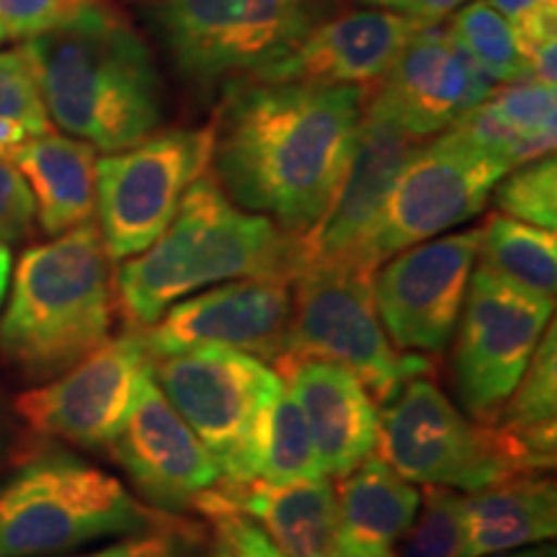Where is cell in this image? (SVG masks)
<instances>
[{
  "label": "cell",
  "mask_w": 557,
  "mask_h": 557,
  "mask_svg": "<svg viewBox=\"0 0 557 557\" xmlns=\"http://www.w3.org/2000/svg\"><path fill=\"white\" fill-rule=\"evenodd\" d=\"M372 90L310 83L230 86L212 122L209 173L235 207L305 238L344 184Z\"/></svg>",
  "instance_id": "cell-1"
},
{
  "label": "cell",
  "mask_w": 557,
  "mask_h": 557,
  "mask_svg": "<svg viewBox=\"0 0 557 557\" xmlns=\"http://www.w3.org/2000/svg\"><path fill=\"white\" fill-rule=\"evenodd\" d=\"M47 114L70 137L116 152L160 129L156 54L111 0H83L58 29L26 41Z\"/></svg>",
  "instance_id": "cell-2"
},
{
  "label": "cell",
  "mask_w": 557,
  "mask_h": 557,
  "mask_svg": "<svg viewBox=\"0 0 557 557\" xmlns=\"http://www.w3.org/2000/svg\"><path fill=\"white\" fill-rule=\"evenodd\" d=\"M305 267L302 240L263 214L235 207L205 173L148 250L114 274L116 308L129 331H145L181 299L235 278H287Z\"/></svg>",
  "instance_id": "cell-3"
},
{
  "label": "cell",
  "mask_w": 557,
  "mask_h": 557,
  "mask_svg": "<svg viewBox=\"0 0 557 557\" xmlns=\"http://www.w3.org/2000/svg\"><path fill=\"white\" fill-rule=\"evenodd\" d=\"M114 312V269L99 225L86 222L18 259L0 357L21 377L50 382L111 336Z\"/></svg>",
  "instance_id": "cell-4"
},
{
  "label": "cell",
  "mask_w": 557,
  "mask_h": 557,
  "mask_svg": "<svg viewBox=\"0 0 557 557\" xmlns=\"http://www.w3.org/2000/svg\"><path fill=\"white\" fill-rule=\"evenodd\" d=\"M120 478L86 459L45 451L0 487V557H54L103 537L163 524Z\"/></svg>",
  "instance_id": "cell-5"
},
{
  "label": "cell",
  "mask_w": 557,
  "mask_h": 557,
  "mask_svg": "<svg viewBox=\"0 0 557 557\" xmlns=\"http://www.w3.org/2000/svg\"><path fill=\"white\" fill-rule=\"evenodd\" d=\"M348 0H148L160 39L189 86H238L295 50Z\"/></svg>",
  "instance_id": "cell-6"
},
{
  "label": "cell",
  "mask_w": 557,
  "mask_h": 557,
  "mask_svg": "<svg viewBox=\"0 0 557 557\" xmlns=\"http://www.w3.org/2000/svg\"><path fill=\"white\" fill-rule=\"evenodd\" d=\"M380 408V455L413 483L475 493L519 472L547 470L504 429L465 416L436 387L434 374L408 380Z\"/></svg>",
  "instance_id": "cell-7"
},
{
  "label": "cell",
  "mask_w": 557,
  "mask_h": 557,
  "mask_svg": "<svg viewBox=\"0 0 557 557\" xmlns=\"http://www.w3.org/2000/svg\"><path fill=\"white\" fill-rule=\"evenodd\" d=\"M372 282L374 269L357 263H305L292 278L287 346L278 359L341 364L385 406L408 380L434 374V364L423 354L395 351L380 323Z\"/></svg>",
  "instance_id": "cell-8"
},
{
  "label": "cell",
  "mask_w": 557,
  "mask_h": 557,
  "mask_svg": "<svg viewBox=\"0 0 557 557\" xmlns=\"http://www.w3.org/2000/svg\"><path fill=\"white\" fill-rule=\"evenodd\" d=\"M152 361V377L186 426L199 436L225 485L256 480L263 421L284 382L267 361L205 346Z\"/></svg>",
  "instance_id": "cell-9"
},
{
  "label": "cell",
  "mask_w": 557,
  "mask_h": 557,
  "mask_svg": "<svg viewBox=\"0 0 557 557\" xmlns=\"http://www.w3.org/2000/svg\"><path fill=\"white\" fill-rule=\"evenodd\" d=\"M212 148V124L171 127L96 160V214L111 261L132 259L163 235L189 186L209 173Z\"/></svg>",
  "instance_id": "cell-10"
},
{
  "label": "cell",
  "mask_w": 557,
  "mask_h": 557,
  "mask_svg": "<svg viewBox=\"0 0 557 557\" xmlns=\"http://www.w3.org/2000/svg\"><path fill=\"white\" fill-rule=\"evenodd\" d=\"M553 308L555 299L529 295L485 267L472 269L451 354V385L465 416L496 426Z\"/></svg>",
  "instance_id": "cell-11"
},
{
  "label": "cell",
  "mask_w": 557,
  "mask_h": 557,
  "mask_svg": "<svg viewBox=\"0 0 557 557\" xmlns=\"http://www.w3.org/2000/svg\"><path fill=\"white\" fill-rule=\"evenodd\" d=\"M508 169L506 160L475 148L459 132L423 139L406 160L382 207L367 259L382 261L478 218Z\"/></svg>",
  "instance_id": "cell-12"
},
{
  "label": "cell",
  "mask_w": 557,
  "mask_h": 557,
  "mask_svg": "<svg viewBox=\"0 0 557 557\" xmlns=\"http://www.w3.org/2000/svg\"><path fill=\"white\" fill-rule=\"evenodd\" d=\"M480 250V227L418 243L374 271V305L395 351L436 357L462 315Z\"/></svg>",
  "instance_id": "cell-13"
},
{
  "label": "cell",
  "mask_w": 557,
  "mask_h": 557,
  "mask_svg": "<svg viewBox=\"0 0 557 557\" xmlns=\"http://www.w3.org/2000/svg\"><path fill=\"white\" fill-rule=\"evenodd\" d=\"M150 354L137 331L107 338L65 374L18 395L13 410L41 436L109 449L127 423Z\"/></svg>",
  "instance_id": "cell-14"
},
{
  "label": "cell",
  "mask_w": 557,
  "mask_h": 557,
  "mask_svg": "<svg viewBox=\"0 0 557 557\" xmlns=\"http://www.w3.org/2000/svg\"><path fill=\"white\" fill-rule=\"evenodd\" d=\"M292 282L235 278L181 299L145 331H137L150 359L189 348L220 346L250 354L271 367L287 346Z\"/></svg>",
  "instance_id": "cell-15"
},
{
  "label": "cell",
  "mask_w": 557,
  "mask_h": 557,
  "mask_svg": "<svg viewBox=\"0 0 557 557\" xmlns=\"http://www.w3.org/2000/svg\"><path fill=\"white\" fill-rule=\"evenodd\" d=\"M421 143L423 139L403 129L374 94H369L344 184L323 220L299 238L305 263H357L374 269L367 259L369 240L395 178Z\"/></svg>",
  "instance_id": "cell-16"
},
{
  "label": "cell",
  "mask_w": 557,
  "mask_h": 557,
  "mask_svg": "<svg viewBox=\"0 0 557 557\" xmlns=\"http://www.w3.org/2000/svg\"><path fill=\"white\" fill-rule=\"evenodd\" d=\"M109 451L127 472L143 504L171 517L197 506L222 480L220 465L158 387L152 361L139 382L127 423Z\"/></svg>",
  "instance_id": "cell-17"
},
{
  "label": "cell",
  "mask_w": 557,
  "mask_h": 557,
  "mask_svg": "<svg viewBox=\"0 0 557 557\" xmlns=\"http://www.w3.org/2000/svg\"><path fill=\"white\" fill-rule=\"evenodd\" d=\"M493 83L447 24L421 26L372 90L393 120L418 139L447 132L493 94Z\"/></svg>",
  "instance_id": "cell-18"
},
{
  "label": "cell",
  "mask_w": 557,
  "mask_h": 557,
  "mask_svg": "<svg viewBox=\"0 0 557 557\" xmlns=\"http://www.w3.org/2000/svg\"><path fill=\"white\" fill-rule=\"evenodd\" d=\"M418 29L421 24L398 11L344 9L312 26L295 50L246 83L377 88Z\"/></svg>",
  "instance_id": "cell-19"
},
{
  "label": "cell",
  "mask_w": 557,
  "mask_h": 557,
  "mask_svg": "<svg viewBox=\"0 0 557 557\" xmlns=\"http://www.w3.org/2000/svg\"><path fill=\"white\" fill-rule=\"evenodd\" d=\"M292 389L325 478H346L377 447V403L348 369L323 359H278L271 364Z\"/></svg>",
  "instance_id": "cell-20"
},
{
  "label": "cell",
  "mask_w": 557,
  "mask_h": 557,
  "mask_svg": "<svg viewBox=\"0 0 557 557\" xmlns=\"http://www.w3.org/2000/svg\"><path fill=\"white\" fill-rule=\"evenodd\" d=\"M222 508L259 521L267 537L287 557H341L344 553L336 487L325 475L292 485H269L263 480L218 483L197 500L194 511L209 517Z\"/></svg>",
  "instance_id": "cell-21"
},
{
  "label": "cell",
  "mask_w": 557,
  "mask_h": 557,
  "mask_svg": "<svg viewBox=\"0 0 557 557\" xmlns=\"http://www.w3.org/2000/svg\"><path fill=\"white\" fill-rule=\"evenodd\" d=\"M557 532L553 472H519L465 496L462 557H487L542 545Z\"/></svg>",
  "instance_id": "cell-22"
},
{
  "label": "cell",
  "mask_w": 557,
  "mask_h": 557,
  "mask_svg": "<svg viewBox=\"0 0 557 557\" xmlns=\"http://www.w3.org/2000/svg\"><path fill=\"white\" fill-rule=\"evenodd\" d=\"M341 547L361 557H393L413 524L421 491L382 457H367L336 487Z\"/></svg>",
  "instance_id": "cell-23"
},
{
  "label": "cell",
  "mask_w": 557,
  "mask_h": 557,
  "mask_svg": "<svg viewBox=\"0 0 557 557\" xmlns=\"http://www.w3.org/2000/svg\"><path fill=\"white\" fill-rule=\"evenodd\" d=\"M96 160V148L58 132L32 139L13 158V165L29 186L37 220L47 235L58 238L94 220Z\"/></svg>",
  "instance_id": "cell-24"
},
{
  "label": "cell",
  "mask_w": 557,
  "mask_h": 557,
  "mask_svg": "<svg viewBox=\"0 0 557 557\" xmlns=\"http://www.w3.org/2000/svg\"><path fill=\"white\" fill-rule=\"evenodd\" d=\"M480 267L511 282L513 287L555 299L557 238L555 230H542L506 214H487L480 227Z\"/></svg>",
  "instance_id": "cell-25"
},
{
  "label": "cell",
  "mask_w": 557,
  "mask_h": 557,
  "mask_svg": "<svg viewBox=\"0 0 557 557\" xmlns=\"http://www.w3.org/2000/svg\"><path fill=\"white\" fill-rule=\"evenodd\" d=\"M555 325L542 333L521 380L508 395L496 426L524 444L547 470L555 468V403H557V346Z\"/></svg>",
  "instance_id": "cell-26"
},
{
  "label": "cell",
  "mask_w": 557,
  "mask_h": 557,
  "mask_svg": "<svg viewBox=\"0 0 557 557\" xmlns=\"http://www.w3.org/2000/svg\"><path fill=\"white\" fill-rule=\"evenodd\" d=\"M315 478H323V468L312 444L308 418L292 389L284 385L263 421L256 480L269 485H292Z\"/></svg>",
  "instance_id": "cell-27"
},
{
  "label": "cell",
  "mask_w": 557,
  "mask_h": 557,
  "mask_svg": "<svg viewBox=\"0 0 557 557\" xmlns=\"http://www.w3.org/2000/svg\"><path fill=\"white\" fill-rule=\"evenodd\" d=\"M52 127L26 45L0 52V160L13 163L32 139L50 135Z\"/></svg>",
  "instance_id": "cell-28"
},
{
  "label": "cell",
  "mask_w": 557,
  "mask_h": 557,
  "mask_svg": "<svg viewBox=\"0 0 557 557\" xmlns=\"http://www.w3.org/2000/svg\"><path fill=\"white\" fill-rule=\"evenodd\" d=\"M449 26L487 81L500 86L529 81L527 62L521 58L511 24L485 0H472L451 13Z\"/></svg>",
  "instance_id": "cell-29"
},
{
  "label": "cell",
  "mask_w": 557,
  "mask_h": 557,
  "mask_svg": "<svg viewBox=\"0 0 557 557\" xmlns=\"http://www.w3.org/2000/svg\"><path fill=\"white\" fill-rule=\"evenodd\" d=\"M465 493L426 485L413 524L393 549V557H462Z\"/></svg>",
  "instance_id": "cell-30"
},
{
  "label": "cell",
  "mask_w": 557,
  "mask_h": 557,
  "mask_svg": "<svg viewBox=\"0 0 557 557\" xmlns=\"http://www.w3.org/2000/svg\"><path fill=\"white\" fill-rule=\"evenodd\" d=\"M487 101L504 116L508 127L527 139L534 158L553 156L557 132V101L553 83L532 78L508 83L504 88H493Z\"/></svg>",
  "instance_id": "cell-31"
},
{
  "label": "cell",
  "mask_w": 557,
  "mask_h": 557,
  "mask_svg": "<svg viewBox=\"0 0 557 557\" xmlns=\"http://www.w3.org/2000/svg\"><path fill=\"white\" fill-rule=\"evenodd\" d=\"M496 209L527 225L557 227V163L555 156L529 160L496 184Z\"/></svg>",
  "instance_id": "cell-32"
},
{
  "label": "cell",
  "mask_w": 557,
  "mask_h": 557,
  "mask_svg": "<svg viewBox=\"0 0 557 557\" xmlns=\"http://www.w3.org/2000/svg\"><path fill=\"white\" fill-rule=\"evenodd\" d=\"M201 529L169 517L163 524L148 529V532L129 534L127 540L116 542L96 553L81 557H201Z\"/></svg>",
  "instance_id": "cell-33"
},
{
  "label": "cell",
  "mask_w": 557,
  "mask_h": 557,
  "mask_svg": "<svg viewBox=\"0 0 557 557\" xmlns=\"http://www.w3.org/2000/svg\"><path fill=\"white\" fill-rule=\"evenodd\" d=\"M83 0H0V26L11 39H34L58 29Z\"/></svg>",
  "instance_id": "cell-34"
},
{
  "label": "cell",
  "mask_w": 557,
  "mask_h": 557,
  "mask_svg": "<svg viewBox=\"0 0 557 557\" xmlns=\"http://www.w3.org/2000/svg\"><path fill=\"white\" fill-rule=\"evenodd\" d=\"M37 207L24 176L13 163L0 160V243H21L34 233Z\"/></svg>",
  "instance_id": "cell-35"
},
{
  "label": "cell",
  "mask_w": 557,
  "mask_h": 557,
  "mask_svg": "<svg viewBox=\"0 0 557 557\" xmlns=\"http://www.w3.org/2000/svg\"><path fill=\"white\" fill-rule=\"evenodd\" d=\"M207 519L214 521L218 534L227 542L233 557H287L267 537V532L256 521H250L238 511L222 508V511L209 513Z\"/></svg>",
  "instance_id": "cell-36"
},
{
  "label": "cell",
  "mask_w": 557,
  "mask_h": 557,
  "mask_svg": "<svg viewBox=\"0 0 557 557\" xmlns=\"http://www.w3.org/2000/svg\"><path fill=\"white\" fill-rule=\"evenodd\" d=\"M468 3H472V0H400L398 13L413 18L416 24L431 26L442 24L444 18H449L451 13H457Z\"/></svg>",
  "instance_id": "cell-37"
},
{
  "label": "cell",
  "mask_w": 557,
  "mask_h": 557,
  "mask_svg": "<svg viewBox=\"0 0 557 557\" xmlns=\"http://www.w3.org/2000/svg\"><path fill=\"white\" fill-rule=\"evenodd\" d=\"M493 11H498L508 24H513L519 16H524L527 11L537 9L542 3H549V0H485Z\"/></svg>",
  "instance_id": "cell-38"
},
{
  "label": "cell",
  "mask_w": 557,
  "mask_h": 557,
  "mask_svg": "<svg viewBox=\"0 0 557 557\" xmlns=\"http://www.w3.org/2000/svg\"><path fill=\"white\" fill-rule=\"evenodd\" d=\"M487 557H555V547L542 542V545L521 547V549H511V553H498V555H487Z\"/></svg>",
  "instance_id": "cell-39"
},
{
  "label": "cell",
  "mask_w": 557,
  "mask_h": 557,
  "mask_svg": "<svg viewBox=\"0 0 557 557\" xmlns=\"http://www.w3.org/2000/svg\"><path fill=\"white\" fill-rule=\"evenodd\" d=\"M9 278H11V250L9 246L0 243V302H3L5 289H9Z\"/></svg>",
  "instance_id": "cell-40"
},
{
  "label": "cell",
  "mask_w": 557,
  "mask_h": 557,
  "mask_svg": "<svg viewBox=\"0 0 557 557\" xmlns=\"http://www.w3.org/2000/svg\"><path fill=\"white\" fill-rule=\"evenodd\" d=\"M348 3H359V9H385V11H398L400 0H348Z\"/></svg>",
  "instance_id": "cell-41"
},
{
  "label": "cell",
  "mask_w": 557,
  "mask_h": 557,
  "mask_svg": "<svg viewBox=\"0 0 557 557\" xmlns=\"http://www.w3.org/2000/svg\"><path fill=\"white\" fill-rule=\"evenodd\" d=\"M11 449V434H9V426H5V421L0 418V462H3L5 455H9Z\"/></svg>",
  "instance_id": "cell-42"
},
{
  "label": "cell",
  "mask_w": 557,
  "mask_h": 557,
  "mask_svg": "<svg viewBox=\"0 0 557 557\" xmlns=\"http://www.w3.org/2000/svg\"><path fill=\"white\" fill-rule=\"evenodd\" d=\"M209 557H233V553H230V547H227V542L220 537L218 534V540H214V547H212V555Z\"/></svg>",
  "instance_id": "cell-43"
},
{
  "label": "cell",
  "mask_w": 557,
  "mask_h": 557,
  "mask_svg": "<svg viewBox=\"0 0 557 557\" xmlns=\"http://www.w3.org/2000/svg\"><path fill=\"white\" fill-rule=\"evenodd\" d=\"M5 39H9V37H5V32H3V26H0V45H3V41Z\"/></svg>",
  "instance_id": "cell-44"
},
{
  "label": "cell",
  "mask_w": 557,
  "mask_h": 557,
  "mask_svg": "<svg viewBox=\"0 0 557 557\" xmlns=\"http://www.w3.org/2000/svg\"><path fill=\"white\" fill-rule=\"evenodd\" d=\"M341 557H361V555H351V553H346V549H344V553H341Z\"/></svg>",
  "instance_id": "cell-45"
}]
</instances>
